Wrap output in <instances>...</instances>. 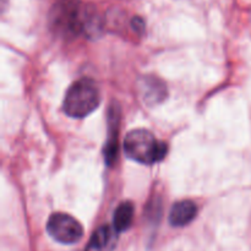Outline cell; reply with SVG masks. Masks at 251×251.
<instances>
[{"label":"cell","instance_id":"obj_4","mask_svg":"<svg viewBox=\"0 0 251 251\" xmlns=\"http://www.w3.org/2000/svg\"><path fill=\"white\" fill-rule=\"evenodd\" d=\"M47 232L55 242L61 244H75L81 240L83 228L81 223L68 213H54L47 223Z\"/></svg>","mask_w":251,"mask_h":251},{"label":"cell","instance_id":"obj_6","mask_svg":"<svg viewBox=\"0 0 251 251\" xmlns=\"http://www.w3.org/2000/svg\"><path fill=\"white\" fill-rule=\"evenodd\" d=\"M118 230L110 226H102L91 237L85 251H113L118 243Z\"/></svg>","mask_w":251,"mask_h":251},{"label":"cell","instance_id":"obj_9","mask_svg":"<svg viewBox=\"0 0 251 251\" xmlns=\"http://www.w3.org/2000/svg\"><path fill=\"white\" fill-rule=\"evenodd\" d=\"M135 208L130 201H124L117 207L113 217V227L119 233L129 229L134 221Z\"/></svg>","mask_w":251,"mask_h":251},{"label":"cell","instance_id":"obj_5","mask_svg":"<svg viewBox=\"0 0 251 251\" xmlns=\"http://www.w3.org/2000/svg\"><path fill=\"white\" fill-rule=\"evenodd\" d=\"M139 90L144 102L149 105L158 104L168 96L166 83L156 76H145L141 78L139 82Z\"/></svg>","mask_w":251,"mask_h":251},{"label":"cell","instance_id":"obj_10","mask_svg":"<svg viewBox=\"0 0 251 251\" xmlns=\"http://www.w3.org/2000/svg\"><path fill=\"white\" fill-rule=\"evenodd\" d=\"M131 27L136 33H142L145 31V22L140 17H134L131 21Z\"/></svg>","mask_w":251,"mask_h":251},{"label":"cell","instance_id":"obj_3","mask_svg":"<svg viewBox=\"0 0 251 251\" xmlns=\"http://www.w3.org/2000/svg\"><path fill=\"white\" fill-rule=\"evenodd\" d=\"M124 151L129 158L142 164H153L166 157L168 147L146 129L131 130L125 136Z\"/></svg>","mask_w":251,"mask_h":251},{"label":"cell","instance_id":"obj_8","mask_svg":"<svg viewBox=\"0 0 251 251\" xmlns=\"http://www.w3.org/2000/svg\"><path fill=\"white\" fill-rule=\"evenodd\" d=\"M110 130H109V137H108L107 145H105L104 150V158L105 163L108 166H112L113 163L117 159V153H118V126H119V113H118V108L115 109V113L110 112Z\"/></svg>","mask_w":251,"mask_h":251},{"label":"cell","instance_id":"obj_2","mask_svg":"<svg viewBox=\"0 0 251 251\" xmlns=\"http://www.w3.org/2000/svg\"><path fill=\"white\" fill-rule=\"evenodd\" d=\"M100 103L97 83L88 77L75 81L66 91L63 109L68 117L85 118L95 112Z\"/></svg>","mask_w":251,"mask_h":251},{"label":"cell","instance_id":"obj_1","mask_svg":"<svg viewBox=\"0 0 251 251\" xmlns=\"http://www.w3.org/2000/svg\"><path fill=\"white\" fill-rule=\"evenodd\" d=\"M88 6L80 0H59L49 14L50 27L59 37L75 38L85 33Z\"/></svg>","mask_w":251,"mask_h":251},{"label":"cell","instance_id":"obj_7","mask_svg":"<svg viewBox=\"0 0 251 251\" xmlns=\"http://www.w3.org/2000/svg\"><path fill=\"white\" fill-rule=\"evenodd\" d=\"M198 206L191 200H181L173 205L169 212V223L173 227H185L195 220Z\"/></svg>","mask_w":251,"mask_h":251}]
</instances>
